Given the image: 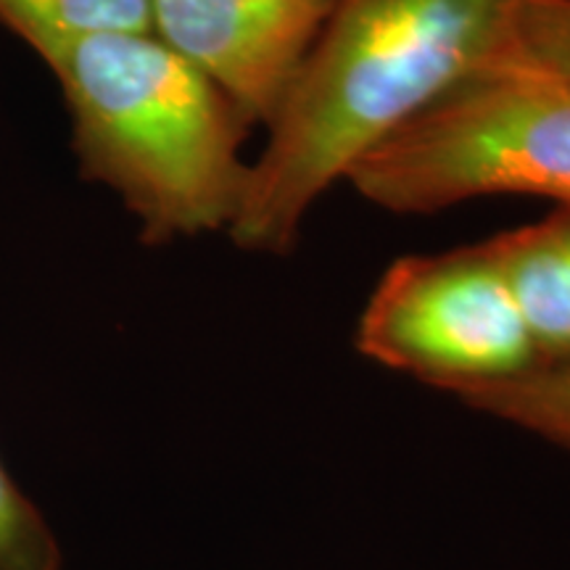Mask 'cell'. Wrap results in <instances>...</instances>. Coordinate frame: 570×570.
<instances>
[{
    "instance_id": "6da1fadb",
    "label": "cell",
    "mask_w": 570,
    "mask_h": 570,
    "mask_svg": "<svg viewBox=\"0 0 570 570\" xmlns=\"http://www.w3.org/2000/svg\"><path fill=\"white\" fill-rule=\"evenodd\" d=\"M512 0H338L267 127L227 235L285 254L354 164L494 59Z\"/></svg>"
},
{
    "instance_id": "7a4b0ae2",
    "label": "cell",
    "mask_w": 570,
    "mask_h": 570,
    "mask_svg": "<svg viewBox=\"0 0 570 570\" xmlns=\"http://www.w3.org/2000/svg\"><path fill=\"white\" fill-rule=\"evenodd\" d=\"M46 67L69 111L80 175L119 196L142 244L233 225L252 173L248 125L202 69L154 30L96 35Z\"/></svg>"
},
{
    "instance_id": "3957f363",
    "label": "cell",
    "mask_w": 570,
    "mask_h": 570,
    "mask_svg": "<svg viewBox=\"0 0 570 570\" xmlns=\"http://www.w3.org/2000/svg\"><path fill=\"white\" fill-rule=\"evenodd\" d=\"M346 183L396 214L508 194L570 209V82L489 63L356 161Z\"/></svg>"
},
{
    "instance_id": "277c9868",
    "label": "cell",
    "mask_w": 570,
    "mask_h": 570,
    "mask_svg": "<svg viewBox=\"0 0 570 570\" xmlns=\"http://www.w3.org/2000/svg\"><path fill=\"white\" fill-rule=\"evenodd\" d=\"M354 344L375 365L454 396L541 367L487 244L389 265L362 309Z\"/></svg>"
},
{
    "instance_id": "5b68a950",
    "label": "cell",
    "mask_w": 570,
    "mask_h": 570,
    "mask_svg": "<svg viewBox=\"0 0 570 570\" xmlns=\"http://www.w3.org/2000/svg\"><path fill=\"white\" fill-rule=\"evenodd\" d=\"M338 0H154L151 30L230 98L273 125Z\"/></svg>"
},
{
    "instance_id": "8992f818",
    "label": "cell",
    "mask_w": 570,
    "mask_h": 570,
    "mask_svg": "<svg viewBox=\"0 0 570 570\" xmlns=\"http://www.w3.org/2000/svg\"><path fill=\"white\" fill-rule=\"evenodd\" d=\"M541 367H570V209L487 240Z\"/></svg>"
},
{
    "instance_id": "52a82bcc",
    "label": "cell",
    "mask_w": 570,
    "mask_h": 570,
    "mask_svg": "<svg viewBox=\"0 0 570 570\" xmlns=\"http://www.w3.org/2000/svg\"><path fill=\"white\" fill-rule=\"evenodd\" d=\"M154 0H0V24L48 63L63 48L109 32H148Z\"/></svg>"
},
{
    "instance_id": "ba28073f",
    "label": "cell",
    "mask_w": 570,
    "mask_h": 570,
    "mask_svg": "<svg viewBox=\"0 0 570 570\" xmlns=\"http://www.w3.org/2000/svg\"><path fill=\"white\" fill-rule=\"evenodd\" d=\"M458 399L570 454V367H539L510 381L468 389Z\"/></svg>"
},
{
    "instance_id": "9c48e42d",
    "label": "cell",
    "mask_w": 570,
    "mask_h": 570,
    "mask_svg": "<svg viewBox=\"0 0 570 570\" xmlns=\"http://www.w3.org/2000/svg\"><path fill=\"white\" fill-rule=\"evenodd\" d=\"M489 63H512L570 82V0H512Z\"/></svg>"
},
{
    "instance_id": "30bf717a",
    "label": "cell",
    "mask_w": 570,
    "mask_h": 570,
    "mask_svg": "<svg viewBox=\"0 0 570 570\" xmlns=\"http://www.w3.org/2000/svg\"><path fill=\"white\" fill-rule=\"evenodd\" d=\"M0 570H61V550L46 518L0 460Z\"/></svg>"
}]
</instances>
